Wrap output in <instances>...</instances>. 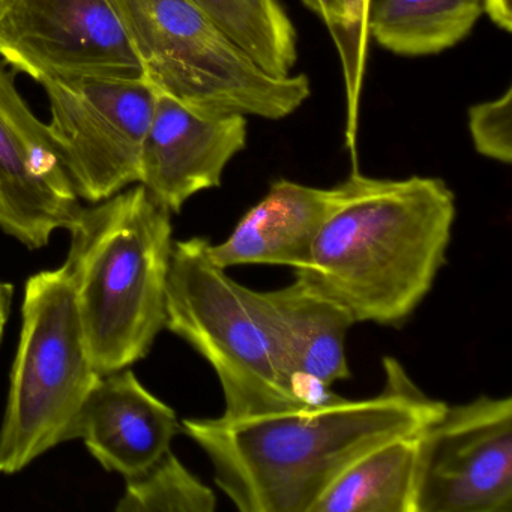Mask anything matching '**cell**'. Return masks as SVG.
Returning <instances> with one entry per match:
<instances>
[{"instance_id": "cell-1", "label": "cell", "mask_w": 512, "mask_h": 512, "mask_svg": "<svg viewBox=\"0 0 512 512\" xmlns=\"http://www.w3.org/2000/svg\"><path fill=\"white\" fill-rule=\"evenodd\" d=\"M373 397H331L250 418H187V434L214 469L217 487L241 512H313L326 488L361 455L418 433L446 403L425 394L400 361L383 359Z\"/></svg>"}, {"instance_id": "cell-2", "label": "cell", "mask_w": 512, "mask_h": 512, "mask_svg": "<svg viewBox=\"0 0 512 512\" xmlns=\"http://www.w3.org/2000/svg\"><path fill=\"white\" fill-rule=\"evenodd\" d=\"M295 278L355 323L401 326L433 289L454 229L455 196L427 176L377 179L353 170Z\"/></svg>"}, {"instance_id": "cell-3", "label": "cell", "mask_w": 512, "mask_h": 512, "mask_svg": "<svg viewBox=\"0 0 512 512\" xmlns=\"http://www.w3.org/2000/svg\"><path fill=\"white\" fill-rule=\"evenodd\" d=\"M64 266L95 370L131 368L166 329L172 212L142 184L82 208Z\"/></svg>"}, {"instance_id": "cell-4", "label": "cell", "mask_w": 512, "mask_h": 512, "mask_svg": "<svg viewBox=\"0 0 512 512\" xmlns=\"http://www.w3.org/2000/svg\"><path fill=\"white\" fill-rule=\"evenodd\" d=\"M202 236L176 241L166 293V329L217 374L223 418L239 419L319 403L296 376L260 302L209 257Z\"/></svg>"}, {"instance_id": "cell-5", "label": "cell", "mask_w": 512, "mask_h": 512, "mask_svg": "<svg viewBox=\"0 0 512 512\" xmlns=\"http://www.w3.org/2000/svg\"><path fill=\"white\" fill-rule=\"evenodd\" d=\"M146 79L194 112L278 121L310 98L305 74L265 73L191 0H113Z\"/></svg>"}, {"instance_id": "cell-6", "label": "cell", "mask_w": 512, "mask_h": 512, "mask_svg": "<svg viewBox=\"0 0 512 512\" xmlns=\"http://www.w3.org/2000/svg\"><path fill=\"white\" fill-rule=\"evenodd\" d=\"M86 346L64 265L25 284L19 347L0 425V473L14 475L61 443L101 379Z\"/></svg>"}, {"instance_id": "cell-7", "label": "cell", "mask_w": 512, "mask_h": 512, "mask_svg": "<svg viewBox=\"0 0 512 512\" xmlns=\"http://www.w3.org/2000/svg\"><path fill=\"white\" fill-rule=\"evenodd\" d=\"M50 137L80 199L103 202L139 184L158 91L148 79L62 77L43 83Z\"/></svg>"}, {"instance_id": "cell-8", "label": "cell", "mask_w": 512, "mask_h": 512, "mask_svg": "<svg viewBox=\"0 0 512 512\" xmlns=\"http://www.w3.org/2000/svg\"><path fill=\"white\" fill-rule=\"evenodd\" d=\"M512 511V398L445 404L418 436L415 512Z\"/></svg>"}, {"instance_id": "cell-9", "label": "cell", "mask_w": 512, "mask_h": 512, "mask_svg": "<svg viewBox=\"0 0 512 512\" xmlns=\"http://www.w3.org/2000/svg\"><path fill=\"white\" fill-rule=\"evenodd\" d=\"M0 59L41 85L62 77H146L113 0H0Z\"/></svg>"}, {"instance_id": "cell-10", "label": "cell", "mask_w": 512, "mask_h": 512, "mask_svg": "<svg viewBox=\"0 0 512 512\" xmlns=\"http://www.w3.org/2000/svg\"><path fill=\"white\" fill-rule=\"evenodd\" d=\"M83 206L50 137L0 62V230L41 250Z\"/></svg>"}, {"instance_id": "cell-11", "label": "cell", "mask_w": 512, "mask_h": 512, "mask_svg": "<svg viewBox=\"0 0 512 512\" xmlns=\"http://www.w3.org/2000/svg\"><path fill=\"white\" fill-rule=\"evenodd\" d=\"M247 137V116L202 115L158 91L139 184L179 214L191 197L220 187L227 164L247 148Z\"/></svg>"}, {"instance_id": "cell-12", "label": "cell", "mask_w": 512, "mask_h": 512, "mask_svg": "<svg viewBox=\"0 0 512 512\" xmlns=\"http://www.w3.org/2000/svg\"><path fill=\"white\" fill-rule=\"evenodd\" d=\"M179 433L175 410L125 368L98 380L74 425L73 440H82L107 472L130 479L172 451Z\"/></svg>"}, {"instance_id": "cell-13", "label": "cell", "mask_w": 512, "mask_h": 512, "mask_svg": "<svg viewBox=\"0 0 512 512\" xmlns=\"http://www.w3.org/2000/svg\"><path fill=\"white\" fill-rule=\"evenodd\" d=\"M337 197V187H308L278 179L265 197L242 215L226 241L209 244V257L224 269L272 265L296 271L307 263Z\"/></svg>"}, {"instance_id": "cell-14", "label": "cell", "mask_w": 512, "mask_h": 512, "mask_svg": "<svg viewBox=\"0 0 512 512\" xmlns=\"http://www.w3.org/2000/svg\"><path fill=\"white\" fill-rule=\"evenodd\" d=\"M259 296L281 350L305 386L328 391L352 377L346 340L355 320L341 305L298 278Z\"/></svg>"}, {"instance_id": "cell-15", "label": "cell", "mask_w": 512, "mask_h": 512, "mask_svg": "<svg viewBox=\"0 0 512 512\" xmlns=\"http://www.w3.org/2000/svg\"><path fill=\"white\" fill-rule=\"evenodd\" d=\"M418 433L395 437L353 461L313 512H415Z\"/></svg>"}, {"instance_id": "cell-16", "label": "cell", "mask_w": 512, "mask_h": 512, "mask_svg": "<svg viewBox=\"0 0 512 512\" xmlns=\"http://www.w3.org/2000/svg\"><path fill=\"white\" fill-rule=\"evenodd\" d=\"M481 0H370L368 34L398 56H430L469 37Z\"/></svg>"}, {"instance_id": "cell-17", "label": "cell", "mask_w": 512, "mask_h": 512, "mask_svg": "<svg viewBox=\"0 0 512 512\" xmlns=\"http://www.w3.org/2000/svg\"><path fill=\"white\" fill-rule=\"evenodd\" d=\"M208 14L265 73L292 74L298 34L281 0H191Z\"/></svg>"}, {"instance_id": "cell-18", "label": "cell", "mask_w": 512, "mask_h": 512, "mask_svg": "<svg viewBox=\"0 0 512 512\" xmlns=\"http://www.w3.org/2000/svg\"><path fill=\"white\" fill-rule=\"evenodd\" d=\"M217 496L182 461L167 452L134 478L125 479L118 512H214Z\"/></svg>"}, {"instance_id": "cell-19", "label": "cell", "mask_w": 512, "mask_h": 512, "mask_svg": "<svg viewBox=\"0 0 512 512\" xmlns=\"http://www.w3.org/2000/svg\"><path fill=\"white\" fill-rule=\"evenodd\" d=\"M332 35L343 64L347 97V148L355 151L358 133L359 97L364 79L368 46L370 0H302Z\"/></svg>"}, {"instance_id": "cell-20", "label": "cell", "mask_w": 512, "mask_h": 512, "mask_svg": "<svg viewBox=\"0 0 512 512\" xmlns=\"http://www.w3.org/2000/svg\"><path fill=\"white\" fill-rule=\"evenodd\" d=\"M469 131L478 154L503 164L512 161V88L469 110Z\"/></svg>"}, {"instance_id": "cell-21", "label": "cell", "mask_w": 512, "mask_h": 512, "mask_svg": "<svg viewBox=\"0 0 512 512\" xmlns=\"http://www.w3.org/2000/svg\"><path fill=\"white\" fill-rule=\"evenodd\" d=\"M482 13L505 32L512 31V0H481Z\"/></svg>"}, {"instance_id": "cell-22", "label": "cell", "mask_w": 512, "mask_h": 512, "mask_svg": "<svg viewBox=\"0 0 512 512\" xmlns=\"http://www.w3.org/2000/svg\"><path fill=\"white\" fill-rule=\"evenodd\" d=\"M14 292L16 290H14L13 284L0 278V346L4 343L5 331L10 322Z\"/></svg>"}]
</instances>
